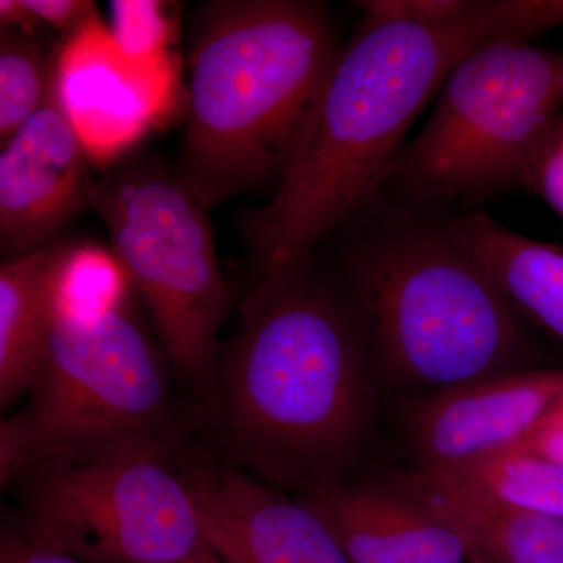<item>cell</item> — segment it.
I'll use <instances>...</instances> for the list:
<instances>
[{
  "instance_id": "obj_27",
  "label": "cell",
  "mask_w": 563,
  "mask_h": 563,
  "mask_svg": "<svg viewBox=\"0 0 563 563\" xmlns=\"http://www.w3.org/2000/svg\"><path fill=\"white\" fill-rule=\"evenodd\" d=\"M185 563H222L220 559L217 558L211 551H206V553L198 555V558L191 559V561Z\"/></svg>"
},
{
  "instance_id": "obj_17",
  "label": "cell",
  "mask_w": 563,
  "mask_h": 563,
  "mask_svg": "<svg viewBox=\"0 0 563 563\" xmlns=\"http://www.w3.org/2000/svg\"><path fill=\"white\" fill-rule=\"evenodd\" d=\"M395 481L509 509L563 517V466L520 446L446 465L418 466Z\"/></svg>"
},
{
  "instance_id": "obj_22",
  "label": "cell",
  "mask_w": 563,
  "mask_h": 563,
  "mask_svg": "<svg viewBox=\"0 0 563 563\" xmlns=\"http://www.w3.org/2000/svg\"><path fill=\"white\" fill-rule=\"evenodd\" d=\"M473 0H366L357 2L365 16L380 20L440 22L465 13Z\"/></svg>"
},
{
  "instance_id": "obj_23",
  "label": "cell",
  "mask_w": 563,
  "mask_h": 563,
  "mask_svg": "<svg viewBox=\"0 0 563 563\" xmlns=\"http://www.w3.org/2000/svg\"><path fill=\"white\" fill-rule=\"evenodd\" d=\"M36 22H44L66 36L80 31L88 22L98 18L92 2L85 0H24Z\"/></svg>"
},
{
  "instance_id": "obj_1",
  "label": "cell",
  "mask_w": 563,
  "mask_h": 563,
  "mask_svg": "<svg viewBox=\"0 0 563 563\" xmlns=\"http://www.w3.org/2000/svg\"><path fill=\"white\" fill-rule=\"evenodd\" d=\"M562 25L563 0H473L440 22L363 14L273 198L244 218L257 280L313 263L318 243L372 201L418 114L465 55Z\"/></svg>"
},
{
  "instance_id": "obj_21",
  "label": "cell",
  "mask_w": 563,
  "mask_h": 563,
  "mask_svg": "<svg viewBox=\"0 0 563 563\" xmlns=\"http://www.w3.org/2000/svg\"><path fill=\"white\" fill-rule=\"evenodd\" d=\"M520 187L542 199L563 221V110L529 155Z\"/></svg>"
},
{
  "instance_id": "obj_7",
  "label": "cell",
  "mask_w": 563,
  "mask_h": 563,
  "mask_svg": "<svg viewBox=\"0 0 563 563\" xmlns=\"http://www.w3.org/2000/svg\"><path fill=\"white\" fill-rule=\"evenodd\" d=\"M563 110V52L529 40L485 43L444 80L387 184L422 201H484L520 187L533 147Z\"/></svg>"
},
{
  "instance_id": "obj_10",
  "label": "cell",
  "mask_w": 563,
  "mask_h": 563,
  "mask_svg": "<svg viewBox=\"0 0 563 563\" xmlns=\"http://www.w3.org/2000/svg\"><path fill=\"white\" fill-rule=\"evenodd\" d=\"M203 540L222 563H351L306 499L292 498L239 466L184 461Z\"/></svg>"
},
{
  "instance_id": "obj_2",
  "label": "cell",
  "mask_w": 563,
  "mask_h": 563,
  "mask_svg": "<svg viewBox=\"0 0 563 563\" xmlns=\"http://www.w3.org/2000/svg\"><path fill=\"white\" fill-rule=\"evenodd\" d=\"M239 312L214 402L229 453L299 496L344 483L369 420L354 317L313 263L255 282Z\"/></svg>"
},
{
  "instance_id": "obj_19",
  "label": "cell",
  "mask_w": 563,
  "mask_h": 563,
  "mask_svg": "<svg viewBox=\"0 0 563 563\" xmlns=\"http://www.w3.org/2000/svg\"><path fill=\"white\" fill-rule=\"evenodd\" d=\"M54 52L46 54L32 33L2 29L0 36V136L10 139L49 95Z\"/></svg>"
},
{
  "instance_id": "obj_9",
  "label": "cell",
  "mask_w": 563,
  "mask_h": 563,
  "mask_svg": "<svg viewBox=\"0 0 563 563\" xmlns=\"http://www.w3.org/2000/svg\"><path fill=\"white\" fill-rule=\"evenodd\" d=\"M54 57L55 95L90 162L121 161L172 110L174 60L158 66L132 62L99 16L66 36Z\"/></svg>"
},
{
  "instance_id": "obj_4",
  "label": "cell",
  "mask_w": 563,
  "mask_h": 563,
  "mask_svg": "<svg viewBox=\"0 0 563 563\" xmlns=\"http://www.w3.org/2000/svg\"><path fill=\"white\" fill-rule=\"evenodd\" d=\"M168 366L131 298L90 318L51 309L46 351L27 402L0 424V483L113 455L174 457L185 418Z\"/></svg>"
},
{
  "instance_id": "obj_11",
  "label": "cell",
  "mask_w": 563,
  "mask_h": 563,
  "mask_svg": "<svg viewBox=\"0 0 563 563\" xmlns=\"http://www.w3.org/2000/svg\"><path fill=\"white\" fill-rule=\"evenodd\" d=\"M87 151L55 95L3 141L0 152V239L10 258L32 254L90 207Z\"/></svg>"
},
{
  "instance_id": "obj_6",
  "label": "cell",
  "mask_w": 563,
  "mask_h": 563,
  "mask_svg": "<svg viewBox=\"0 0 563 563\" xmlns=\"http://www.w3.org/2000/svg\"><path fill=\"white\" fill-rule=\"evenodd\" d=\"M90 207L146 302L169 368L214 409L220 331L231 296L207 210L150 154L121 158L92 177Z\"/></svg>"
},
{
  "instance_id": "obj_20",
  "label": "cell",
  "mask_w": 563,
  "mask_h": 563,
  "mask_svg": "<svg viewBox=\"0 0 563 563\" xmlns=\"http://www.w3.org/2000/svg\"><path fill=\"white\" fill-rule=\"evenodd\" d=\"M110 32L125 57L139 65L158 66L173 60L169 54L174 29L165 3L155 0L110 2Z\"/></svg>"
},
{
  "instance_id": "obj_15",
  "label": "cell",
  "mask_w": 563,
  "mask_h": 563,
  "mask_svg": "<svg viewBox=\"0 0 563 563\" xmlns=\"http://www.w3.org/2000/svg\"><path fill=\"white\" fill-rule=\"evenodd\" d=\"M444 521L470 563H563V517L526 512L395 481Z\"/></svg>"
},
{
  "instance_id": "obj_14",
  "label": "cell",
  "mask_w": 563,
  "mask_h": 563,
  "mask_svg": "<svg viewBox=\"0 0 563 563\" xmlns=\"http://www.w3.org/2000/svg\"><path fill=\"white\" fill-rule=\"evenodd\" d=\"M487 269L518 313L563 340V246L509 231L485 213L448 228Z\"/></svg>"
},
{
  "instance_id": "obj_5",
  "label": "cell",
  "mask_w": 563,
  "mask_h": 563,
  "mask_svg": "<svg viewBox=\"0 0 563 563\" xmlns=\"http://www.w3.org/2000/svg\"><path fill=\"white\" fill-rule=\"evenodd\" d=\"M352 274L363 331L395 383L442 391L523 369L517 310L448 229L379 236Z\"/></svg>"
},
{
  "instance_id": "obj_26",
  "label": "cell",
  "mask_w": 563,
  "mask_h": 563,
  "mask_svg": "<svg viewBox=\"0 0 563 563\" xmlns=\"http://www.w3.org/2000/svg\"><path fill=\"white\" fill-rule=\"evenodd\" d=\"M0 22L2 29H20L27 33H32L36 24L24 0H0Z\"/></svg>"
},
{
  "instance_id": "obj_16",
  "label": "cell",
  "mask_w": 563,
  "mask_h": 563,
  "mask_svg": "<svg viewBox=\"0 0 563 563\" xmlns=\"http://www.w3.org/2000/svg\"><path fill=\"white\" fill-rule=\"evenodd\" d=\"M63 243L9 258L0 268V407L27 395L51 328V274Z\"/></svg>"
},
{
  "instance_id": "obj_25",
  "label": "cell",
  "mask_w": 563,
  "mask_h": 563,
  "mask_svg": "<svg viewBox=\"0 0 563 563\" xmlns=\"http://www.w3.org/2000/svg\"><path fill=\"white\" fill-rule=\"evenodd\" d=\"M0 563H87L60 551L33 542L20 529L3 532Z\"/></svg>"
},
{
  "instance_id": "obj_24",
  "label": "cell",
  "mask_w": 563,
  "mask_h": 563,
  "mask_svg": "<svg viewBox=\"0 0 563 563\" xmlns=\"http://www.w3.org/2000/svg\"><path fill=\"white\" fill-rule=\"evenodd\" d=\"M520 448L563 466V395Z\"/></svg>"
},
{
  "instance_id": "obj_18",
  "label": "cell",
  "mask_w": 563,
  "mask_h": 563,
  "mask_svg": "<svg viewBox=\"0 0 563 563\" xmlns=\"http://www.w3.org/2000/svg\"><path fill=\"white\" fill-rule=\"evenodd\" d=\"M132 287L113 252L98 244H63L51 274V309L96 317L124 302Z\"/></svg>"
},
{
  "instance_id": "obj_13",
  "label": "cell",
  "mask_w": 563,
  "mask_h": 563,
  "mask_svg": "<svg viewBox=\"0 0 563 563\" xmlns=\"http://www.w3.org/2000/svg\"><path fill=\"white\" fill-rule=\"evenodd\" d=\"M331 528L351 563H465L444 521L396 485L346 484L301 496Z\"/></svg>"
},
{
  "instance_id": "obj_8",
  "label": "cell",
  "mask_w": 563,
  "mask_h": 563,
  "mask_svg": "<svg viewBox=\"0 0 563 563\" xmlns=\"http://www.w3.org/2000/svg\"><path fill=\"white\" fill-rule=\"evenodd\" d=\"M18 529L87 563H185L209 551L173 457L122 454L22 477Z\"/></svg>"
},
{
  "instance_id": "obj_12",
  "label": "cell",
  "mask_w": 563,
  "mask_h": 563,
  "mask_svg": "<svg viewBox=\"0 0 563 563\" xmlns=\"http://www.w3.org/2000/svg\"><path fill=\"white\" fill-rule=\"evenodd\" d=\"M562 395V369L525 368L433 391L410 422L421 468L520 446Z\"/></svg>"
},
{
  "instance_id": "obj_3",
  "label": "cell",
  "mask_w": 563,
  "mask_h": 563,
  "mask_svg": "<svg viewBox=\"0 0 563 563\" xmlns=\"http://www.w3.org/2000/svg\"><path fill=\"white\" fill-rule=\"evenodd\" d=\"M342 52L320 2L207 5L191 52L176 174L203 209L279 184Z\"/></svg>"
}]
</instances>
